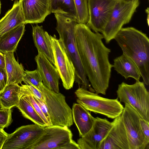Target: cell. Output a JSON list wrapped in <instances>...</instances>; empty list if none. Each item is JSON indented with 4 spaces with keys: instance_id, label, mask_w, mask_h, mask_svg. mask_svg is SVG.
Instances as JSON below:
<instances>
[{
    "instance_id": "cell-22",
    "label": "cell",
    "mask_w": 149,
    "mask_h": 149,
    "mask_svg": "<svg viewBox=\"0 0 149 149\" xmlns=\"http://www.w3.org/2000/svg\"><path fill=\"white\" fill-rule=\"evenodd\" d=\"M25 31V24H22L0 36V52H14Z\"/></svg>"
},
{
    "instance_id": "cell-8",
    "label": "cell",
    "mask_w": 149,
    "mask_h": 149,
    "mask_svg": "<svg viewBox=\"0 0 149 149\" xmlns=\"http://www.w3.org/2000/svg\"><path fill=\"white\" fill-rule=\"evenodd\" d=\"M125 104L121 116L126 132L129 149H149V141L145 136L140 126L139 119L142 117L131 105Z\"/></svg>"
},
{
    "instance_id": "cell-10",
    "label": "cell",
    "mask_w": 149,
    "mask_h": 149,
    "mask_svg": "<svg viewBox=\"0 0 149 149\" xmlns=\"http://www.w3.org/2000/svg\"><path fill=\"white\" fill-rule=\"evenodd\" d=\"M72 137V132L67 127L47 126L28 149H58L71 140Z\"/></svg>"
},
{
    "instance_id": "cell-16",
    "label": "cell",
    "mask_w": 149,
    "mask_h": 149,
    "mask_svg": "<svg viewBox=\"0 0 149 149\" xmlns=\"http://www.w3.org/2000/svg\"><path fill=\"white\" fill-rule=\"evenodd\" d=\"M35 59L44 85L53 91L59 93L60 77L56 68L41 52H38Z\"/></svg>"
},
{
    "instance_id": "cell-25",
    "label": "cell",
    "mask_w": 149,
    "mask_h": 149,
    "mask_svg": "<svg viewBox=\"0 0 149 149\" xmlns=\"http://www.w3.org/2000/svg\"><path fill=\"white\" fill-rule=\"evenodd\" d=\"M52 13L75 18L77 15L73 0H50Z\"/></svg>"
},
{
    "instance_id": "cell-24",
    "label": "cell",
    "mask_w": 149,
    "mask_h": 149,
    "mask_svg": "<svg viewBox=\"0 0 149 149\" xmlns=\"http://www.w3.org/2000/svg\"><path fill=\"white\" fill-rule=\"evenodd\" d=\"M16 107L25 118L41 127H47L45 122L35 111L26 95H24L20 99L19 103Z\"/></svg>"
},
{
    "instance_id": "cell-27",
    "label": "cell",
    "mask_w": 149,
    "mask_h": 149,
    "mask_svg": "<svg viewBox=\"0 0 149 149\" xmlns=\"http://www.w3.org/2000/svg\"><path fill=\"white\" fill-rule=\"evenodd\" d=\"M23 81L24 83L30 84L38 89L42 82L41 77L37 69L33 71L25 70Z\"/></svg>"
},
{
    "instance_id": "cell-36",
    "label": "cell",
    "mask_w": 149,
    "mask_h": 149,
    "mask_svg": "<svg viewBox=\"0 0 149 149\" xmlns=\"http://www.w3.org/2000/svg\"><path fill=\"white\" fill-rule=\"evenodd\" d=\"M1 1L0 0V14L1 13Z\"/></svg>"
},
{
    "instance_id": "cell-34",
    "label": "cell",
    "mask_w": 149,
    "mask_h": 149,
    "mask_svg": "<svg viewBox=\"0 0 149 149\" xmlns=\"http://www.w3.org/2000/svg\"><path fill=\"white\" fill-rule=\"evenodd\" d=\"M8 134L3 129L0 128V149H2L3 144L7 138Z\"/></svg>"
},
{
    "instance_id": "cell-11",
    "label": "cell",
    "mask_w": 149,
    "mask_h": 149,
    "mask_svg": "<svg viewBox=\"0 0 149 149\" xmlns=\"http://www.w3.org/2000/svg\"><path fill=\"white\" fill-rule=\"evenodd\" d=\"M119 0H88L89 19L86 25L95 32H102Z\"/></svg>"
},
{
    "instance_id": "cell-5",
    "label": "cell",
    "mask_w": 149,
    "mask_h": 149,
    "mask_svg": "<svg viewBox=\"0 0 149 149\" xmlns=\"http://www.w3.org/2000/svg\"><path fill=\"white\" fill-rule=\"evenodd\" d=\"M44 98L52 125L70 127L73 124L72 109L67 103L65 96L46 87L42 82L38 88Z\"/></svg>"
},
{
    "instance_id": "cell-20",
    "label": "cell",
    "mask_w": 149,
    "mask_h": 149,
    "mask_svg": "<svg viewBox=\"0 0 149 149\" xmlns=\"http://www.w3.org/2000/svg\"><path fill=\"white\" fill-rule=\"evenodd\" d=\"M32 36L38 52L43 54L55 66V62L50 42L46 36L42 26H32Z\"/></svg>"
},
{
    "instance_id": "cell-32",
    "label": "cell",
    "mask_w": 149,
    "mask_h": 149,
    "mask_svg": "<svg viewBox=\"0 0 149 149\" xmlns=\"http://www.w3.org/2000/svg\"><path fill=\"white\" fill-rule=\"evenodd\" d=\"M139 120L142 130L147 139L149 141V122L142 118Z\"/></svg>"
},
{
    "instance_id": "cell-12",
    "label": "cell",
    "mask_w": 149,
    "mask_h": 149,
    "mask_svg": "<svg viewBox=\"0 0 149 149\" xmlns=\"http://www.w3.org/2000/svg\"><path fill=\"white\" fill-rule=\"evenodd\" d=\"M44 127L34 124L18 128L8 134L2 149H28L42 133Z\"/></svg>"
},
{
    "instance_id": "cell-4",
    "label": "cell",
    "mask_w": 149,
    "mask_h": 149,
    "mask_svg": "<svg viewBox=\"0 0 149 149\" xmlns=\"http://www.w3.org/2000/svg\"><path fill=\"white\" fill-rule=\"evenodd\" d=\"M77 102L86 109L114 119L122 114L124 107L118 98L111 99L79 87L75 92Z\"/></svg>"
},
{
    "instance_id": "cell-33",
    "label": "cell",
    "mask_w": 149,
    "mask_h": 149,
    "mask_svg": "<svg viewBox=\"0 0 149 149\" xmlns=\"http://www.w3.org/2000/svg\"><path fill=\"white\" fill-rule=\"evenodd\" d=\"M80 149L79 145L72 139L70 141L59 148L58 149Z\"/></svg>"
},
{
    "instance_id": "cell-26",
    "label": "cell",
    "mask_w": 149,
    "mask_h": 149,
    "mask_svg": "<svg viewBox=\"0 0 149 149\" xmlns=\"http://www.w3.org/2000/svg\"><path fill=\"white\" fill-rule=\"evenodd\" d=\"M76 10L77 24H86L89 19L88 0H73Z\"/></svg>"
},
{
    "instance_id": "cell-29",
    "label": "cell",
    "mask_w": 149,
    "mask_h": 149,
    "mask_svg": "<svg viewBox=\"0 0 149 149\" xmlns=\"http://www.w3.org/2000/svg\"><path fill=\"white\" fill-rule=\"evenodd\" d=\"M25 95H26L27 98L33 107L36 112L44 121L47 126H51V125L42 112L40 107L32 95V93L30 89Z\"/></svg>"
},
{
    "instance_id": "cell-13",
    "label": "cell",
    "mask_w": 149,
    "mask_h": 149,
    "mask_svg": "<svg viewBox=\"0 0 149 149\" xmlns=\"http://www.w3.org/2000/svg\"><path fill=\"white\" fill-rule=\"evenodd\" d=\"M113 124L106 118H95L91 129L77 141L80 149H98L101 141L106 136Z\"/></svg>"
},
{
    "instance_id": "cell-38",
    "label": "cell",
    "mask_w": 149,
    "mask_h": 149,
    "mask_svg": "<svg viewBox=\"0 0 149 149\" xmlns=\"http://www.w3.org/2000/svg\"></svg>"
},
{
    "instance_id": "cell-15",
    "label": "cell",
    "mask_w": 149,
    "mask_h": 149,
    "mask_svg": "<svg viewBox=\"0 0 149 149\" xmlns=\"http://www.w3.org/2000/svg\"><path fill=\"white\" fill-rule=\"evenodd\" d=\"M111 128L100 142L98 149H129L125 128L121 115L114 119Z\"/></svg>"
},
{
    "instance_id": "cell-18",
    "label": "cell",
    "mask_w": 149,
    "mask_h": 149,
    "mask_svg": "<svg viewBox=\"0 0 149 149\" xmlns=\"http://www.w3.org/2000/svg\"><path fill=\"white\" fill-rule=\"evenodd\" d=\"M22 24H26L21 6L16 0L12 8L0 20V36Z\"/></svg>"
},
{
    "instance_id": "cell-6",
    "label": "cell",
    "mask_w": 149,
    "mask_h": 149,
    "mask_svg": "<svg viewBox=\"0 0 149 149\" xmlns=\"http://www.w3.org/2000/svg\"><path fill=\"white\" fill-rule=\"evenodd\" d=\"M116 93L120 102L131 105L149 122V93L143 82L136 81L131 85L123 82L118 85Z\"/></svg>"
},
{
    "instance_id": "cell-9",
    "label": "cell",
    "mask_w": 149,
    "mask_h": 149,
    "mask_svg": "<svg viewBox=\"0 0 149 149\" xmlns=\"http://www.w3.org/2000/svg\"><path fill=\"white\" fill-rule=\"evenodd\" d=\"M46 36L52 45L56 68L63 87L67 90L71 88L75 81V69L69 57L62 42L57 39L55 35L53 36L45 31Z\"/></svg>"
},
{
    "instance_id": "cell-17",
    "label": "cell",
    "mask_w": 149,
    "mask_h": 149,
    "mask_svg": "<svg viewBox=\"0 0 149 149\" xmlns=\"http://www.w3.org/2000/svg\"><path fill=\"white\" fill-rule=\"evenodd\" d=\"M28 86L26 85L13 84L7 85L0 93L1 109L12 108L19 104L20 99L26 94Z\"/></svg>"
},
{
    "instance_id": "cell-14",
    "label": "cell",
    "mask_w": 149,
    "mask_h": 149,
    "mask_svg": "<svg viewBox=\"0 0 149 149\" xmlns=\"http://www.w3.org/2000/svg\"><path fill=\"white\" fill-rule=\"evenodd\" d=\"M25 24L42 23L51 13L50 0H19Z\"/></svg>"
},
{
    "instance_id": "cell-2",
    "label": "cell",
    "mask_w": 149,
    "mask_h": 149,
    "mask_svg": "<svg viewBox=\"0 0 149 149\" xmlns=\"http://www.w3.org/2000/svg\"><path fill=\"white\" fill-rule=\"evenodd\" d=\"M114 39L123 53L138 68L144 84H149V39L147 35L132 27L122 28Z\"/></svg>"
},
{
    "instance_id": "cell-31",
    "label": "cell",
    "mask_w": 149,
    "mask_h": 149,
    "mask_svg": "<svg viewBox=\"0 0 149 149\" xmlns=\"http://www.w3.org/2000/svg\"><path fill=\"white\" fill-rule=\"evenodd\" d=\"M25 83L30 89L33 95L40 102L44 103V98L41 92L30 84L27 82H25Z\"/></svg>"
},
{
    "instance_id": "cell-30",
    "label": "cell",
    "mask_w": 149,
    "mask_h": 149,
    "mask_svg": "<svg viewBox=\"0 0 149 149\" xmlns=\"http://www.w3.org/2000/svg\"><path fill=\"white\" fill-rule=\"evenodd\" d=\"M8 77L6 70L0 67V93L7 86Z\"/></svg>"
},
{
    "instance_id": "cell-35",
    "label": "cell",
    "mask_w": 149,
    "mask_h": 149,
    "mask_svg": "<svg viewBox=\"0 0 149 149\" xmlns=\"http://www.w3.org/2000/svg\"><path fill=\"white\" fill-rule=\"evenodd\" d=\"M0 67L6 70V62L4 55L0 52Z\"/></svg>"
},
{
    "instance_id": "cell-7",
    "label": "cell",
    "mask_w": 149,
    "mask_h": 149,
    "mask_svg": "<svg viewBox=\"0 0 149 149\" xmlns=\"http://www.w3.org/2000/svg\"><path fill=\"white\" fill-rule=\"evenodd\" d=\"M139 4V0H119L101 32L107 43L114 39L123 25L130 22Z\"/></svg>"
},
{
    "instance_id": "cell-21",
    "label": "cell",
    "mask_w": 149,
    "mask_h": 149,
    "mask_svg": "<svg viewBox=\"0 0 149 149\" xmlns=\"http://www.w3.org/2000/svg\"><path fill=\"white\" fill-rule=\"evenodd\" d=\"M113 67L117 73L125 79L132 77L136 81H139L141 75L139 69L134 62L125 54H123L113 60Z\"/></svg>"
},
{
    "instance_id": "cell-3",
    "label": "cell",
    "mask_w": 149,
    "mask_h": 149,
    "mask_svg": "<svg viewBox=\"0 0 149 149\" xmlns=\"http://www.w3.org/2000/svg\"><path fill=\"white\" fill-rule=\"evenodd\" d=\"M54 14L56 21V29L75 68L74 81L79 87L95 92L87 78L78 53L75 34L76 19L59 13Z\"/></svg>"
},
{
    "instance_id": "cell-37",
    "label": "cell",
    "mask_w": 149,
    "mask_h": 149,
    "mask_svg": "<svg viewBox=\"0 0 149 149\" xmlns=\"http://www.w3.org/2000/svg\"><path fill=\"white\" fill-rule=\"evenodd\" d=\"M127 1H132V0H126Z\"/></svg>"
},
{
    "instance_id": "cell-1",
    "label": "cell",
    "mask_w": 149,
    "mask_h": 149,
    "mask_svg": "<svg viewBox=\"0 0 149 149\" xmlns=\"http://www.w3.org/2000/svg\"><path fill=\"white\" fill-rule=\"evenodd\" d=\"M75 34L79 56L91 86L96 93L105 95L113 67L109 60L111 49L104 44L102 35L93 32L86 24L77 23Z\"/></svg>"
},
{
    "instance_id": "cell-19",
    "label": "cell",
    "mask_w": 149,
    "mask_h": 149,
    "mask_svg": "<svg viewBox=\"0 0 149 149\" xmlns=\"http://www.w3.org/2000/svg\"><path fill=\"white\" fill-rule=\"evenodd\" d=\"M72 109L73 121L77 128L79 136L82 137L91 128L95 118L88 110L78 103H74Z\"/></svg>"
},
{
    "instance_id": "cell-28",
    "label": "cell",
    "mask_w": 149,
    "mask_h": 149,
    "mask_svg": "<svg viewBox=\"0 0 149 149\" xmlns=\"http://www.w3.org/2000/svg\"><path fill=\"white\" fill-rule=\"evenodd\" d=\"M12 121L11 108H0V128L8 127Z\"/></svg>"
},
{
    "instance_id": "cell-23",
    "label": "cell",
    "mask_w": 149,
    "mask_h": 149,
    "mask_svg": "<svg viewBox=\"0 0 149 149\" xmlns=\"http://www.w3.org/2000/svg\"><path fill=\"white\" fill-rule=\"evenodd\" d=\"M14 53L3 54L5 57L6 70L8 77L7 85L21 84L23 81L25 70L22 64H19L16 60Z\"/></svg>"
},
{
    "instance_id": "cell-39",
    "label": "cell",
    "mask_w": 149,
    "mask_h": 149,
    "mask_svg": "<svg viewBox=\"0 0 149 149\" xmlns=\"http://www.w3.org/2000/svg\"></svg>"
}]
</instances>
